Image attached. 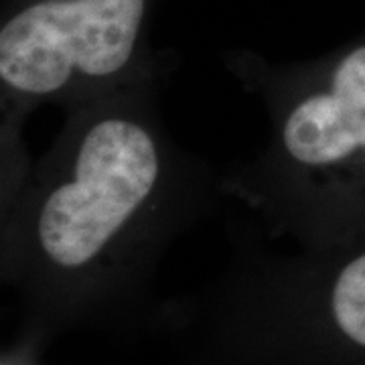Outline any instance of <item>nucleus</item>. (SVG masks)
<instances>
[{
    "mask_svg": "<svg viewBox=\"0 0 365 365\" xmlns=\"http://www.w3.org/2000/svg\"><path fill=\"white\" fill-rule=\"evenodd\" d=\"M302 260L325 290L323 302L333 335L365 357V232L333 248L307 250Z\"/></svg>",
    "mask_w": 365,
    "mask_h": 365,
    "instance_id": "nucleus-3",
    "label": "nucleus"
},
{
    "mask_svg": "<svg viewBox=\"0 0 365 365\" xmlns=\"http://www.w3.org/2000/svg\"><path fill=\"white\" fill-rule=\"evenodd\" d=\"M227 71L260 102L266 140L222 170L223 195L264 223L266 235L304 250L365 232V39L294 63L258 53L225 57Z\"/></svg>",
    "mask_w": 365,
    "mask_h": 365,
    "instance_id": "nucleus-2",
    "label": "nucleus"
},
{
    "mask_svg": "<svg viewBox=\"0 0 365 365\" xmlns=\"http://www.w3.org/2000/svg\"><path fill=\"white\" fill-rule=\"evenodd\" d=\"M155 78L63 112L51 146L0 203L2 252L23 272L91 284L155 260L209 215L222 170L177 143Z\"/></svg>",
    "mask_w": 365,
    "mask_h": 365,
    "instance_id": "nucleus-1",
    "label": "nucleus"
}]
</instances>
